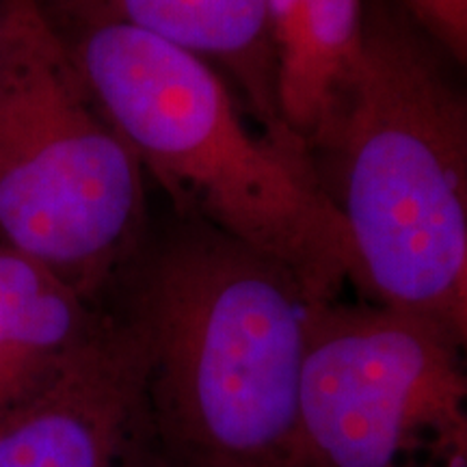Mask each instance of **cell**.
Wrapping results in <instances>:
<instances>
[{"label":"cell","instance_id":"52a82bcc","mask_svg":"<svg viewBox=\"0 0 467 467\" xmlns=\"http://www.w3.org/2000/svg\"><path fill=\"white\" fill-rule=\"evenodd\" d=\"M52 20H110L202 58L247 100L262 130L303 151L277 110L275 48L266 0H39Z\"/></svg>","mask_w":467,"mask_h":467},{"label":"cell","instance_id":"ba28073f","mask_svg":"<svg viewBox=\"0 0 467 467\" xmlns=\"http://www.w3.org/2000/svg\"><path fill=\"white\" fill-rule=\"evenodd\" d=\"M102 318L100 306L0 243V420L44 392Z\"/></svg>","mask_w":467,"mask_h":467},{"label":"cell","instance_id":"277c9868","mask_svg":"<svg viewBox=\"0 0 467 467\" xmlns=\"http://www.w3.org/2000/svg\"><path fill=\"white\" fill-rule=\"evenodd\" d=\"M145 182L39 0H3L0 243L100 306L148 241Z\"/></svg>","mask_w":467,"mask_h":467},{"label":"cell","instance_id":"8992f818","mask_svg":"<svg viewBox=\"0 0 467 467\" xmlns=\"http://www.w3.org/2000/svg\"><path fill=\"white\" fill-rule=\"evenodd\" d=\"M0 467H169L132 325L107 312L85 348L0 420Z\"/></svg>","mask_w":467,"mask_h":467},{"label":"cell","instance_id":"5b68a950","mask_svg":"<svg viewBox=\"0 0 467 467\" xmlns=\"http://www.w3.org/2000/svg\"><path fill=\"white\" fill-rule=\"evenodd\" d=\"M299 467H467V359L379 303L318 306L299 392Z\"/></svg>","mask_w":467,"mask_h":467},{"label":"cell","instance_id":"9c48e42d","mask_svg":"<svg viewBox=\"0 0 467 467\" xmlns=\"http://www.w3.org/2000/svg\"><path fill=\"white\" fill-rule=\"evenodd\" d=\"M416 26L467 67V0H400Z\"/></svg>","mask_w":467,"mask_h":467},{"label":"cell","instance_id":"6da1fadb","mask_svg":"<svg viewBox=\"0 0 467 467\" xmlns=\"http://www.w3.org/2000/svg\"><path fill=\"white\" fill-rule=\"evenodd\" d=\"M117 285L169 467H299L303 359L327 301L282 262L184 214L148 234Z\"/></svg>","mask_w":467,"mask_h":467},{"label":"cell","instance_id":"3957f363","mask_svg":"<svg viewBox=\"0 0 467 467\" xmlns=\"http://www.w3.org/2000/svg\"><path fill=\"white\" fill-rule=\"evenodd\" d=\"M426 39L409 16L368 7L364 52L312 151L331 165L350 284L467 359V100Z\"/></svg>","mask_w":467,"mask_h":467},{"label":"cell","instance_id":"30bf717a","mask_svg":"<svg viewBox=\"0 0 467 467\" xmlns=\"http://www.w3.org/2000/svg\"><path fill=\"white\" fill-rule=\"evenodd\" d=\"M0 28H3V0H0Z\"/></svg>","mask_w":467,"mask_h":467},{"label":"cell","instance_id":"7a4b0ae2","mask_svg":"<svg viewBox=\"0 0 467 467\" xmlns=\"http://www.w3.org/2000/svg\"><path fill=\"white\" fill-rule=\"evenodd\" d=\"M48 20L98 109L184 217L282 262L320 301L337 299L353 258L312 159L255 132L202 58L119 22Z\"/></svg>","mask_w":467,"mask_h":467}]
</instances>
